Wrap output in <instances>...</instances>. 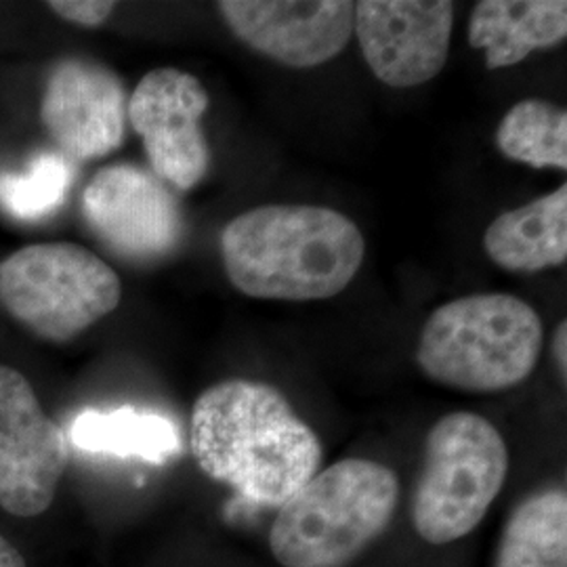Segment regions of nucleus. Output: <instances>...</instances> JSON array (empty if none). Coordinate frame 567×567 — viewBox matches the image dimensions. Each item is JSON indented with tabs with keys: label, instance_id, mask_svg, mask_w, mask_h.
Wrapping results in <instances>:
<instances>
[{
	"label": "nucleus",
	"instance_id": "nucleus-6",
	"mask_svg": "<svg viewBox=\"0 0 567 567\" xmlns=\"http://www.w3.org/2000/svg\"><path fill=\"white\" fill-rule=\"evenodd\" d=\"M121 299L118 274L81 244H32L0 261V305L42 341L76 339Z\"/></svg>",
	"mask_w": 567,
	"mask_h": 567
},
{
	"label": "nucleus",
	"instance_id": "nucleus-17",
	"mask_svg": "<svg viewBox=\"0 0 567 567\" xmlns=\"http://www.w3.org/2000/svg\"><path fill=\"white\" fill-rule=\"evenodd\" d=\"M76 179V164L58 150L39 152L18 171H0V210L16 221L37 224L58 215Z\"/></svg>",
	"mask_w": 567,
	"mask_h": 567
},
{
	"label": "nucleus",
	"instance_id": "nucleus-9",
	"mask_svg": "<svg viewBox=\"0 0 567 567\" xmlns=\"http://www.w3.org/2000/svg\"><path fill=\"white\" fill-rule=\"evenodd\" d=\"M208 105L200 81L175 68L147 72L128 97V122L143 140L152 173L179 192L194 189L210 168L200 124Z\"/></svg>",
	"mask_w": 567,
	"mask_h": 567
},
{
	"label": "nucleus",
	"instance_id": "nucleus-15",
	"mask_svg": "<svg viewBox=\"0 0 567 567\" xmlns=\"http://www.w3.org/2000/svg\"><path fill=\"white\" fill-rule=\"evenodd\" d=\"M70 442L84 452L142 458L156 465L182 452L179 429L171 419L128 405L84 410L70 425Z\"/></svg>",
	"mask_w": 567,
	"mask_h": 567
},
{
	"label": "nucleus",
	"instance_id": "nucleus-7",
	"mask_svg": "<svg viewBox=\"0 0 567 567\" xmlns=\"http://www.w3.org/2000/svg\"><path fill=\"white\" fill-rule=\"evenodd\" d=\"M82 217L100 243L128 261H158L185 236L182 204L137 164H107L82 192Z\"/></svg>",
	"mask_w": 567,
	"mask_h": 567
},
{
	"label": "nucleus",
	"instance_id": "nucleus-19",
	"mask_svg": "<svg viewBox=\"0 0 567 567\" xmlns=\"http://www.w3.org/2000/svg\"><path fill=\"white\" fill-rule=\"evenodd\" d=\"M61 20L82 28H100L116 9V2L102 0H53L47 4Z\"/></svg>",
	"mask_w": 567,
	"mask_h": 567
},
{
	"label": "nucleus",
	"instance_id": "nucleus-12",
	"mask_svg": "<svg viewBox=\"0 0 567 567\" xmlns=\"http://www.w3.org/2000/svg\"><path fill=\"white\" fill-rule=\"evenodd\" d=\"M217 9L244 44L301 70L337 58L353 34L349 0H224Z\"/></svg>",
	"mask_w": 567,
	"mask_h": 567
},
{
	"label": "nucleus",
	"instance_id": "nucleus-14",
	"mask_svg": "<svg viewBox=\"0 0 567 567\" xmlns=\"http://www.w3.org/2000/svg\"><path fill=\"white\" fill-rule=\"evenodd\" d=\"M492 264L515 274H536L567 259V185L498 215L484 236Z\"/></svg>",
	"mask_w": 567,
	"mask_h": 567
},
{
	"label": "nucleus",
	"instance_id": "nucleus-20",
	"mask_svg": "<svg viewBox=\"0 0 567 567\" xmlns=\"http://www.w3.org/2000/svg\"><path fill=\"white\" fill-rule=\"evenodd\" d=\"M553 355H555V362L559 365L561 374H567V324L566 320L561 324L555 328V334H553Z\"/></svg>",
	"mask_w": 567,
	"mask_h": 567
},
{
	"label": "nucleus",
	"instance_id": "nucleus-11",
	"mask_svg": "<svg viewBox=\"0 0 567 567\" xmlns=\"http://www.w3.org/2000/svg\"><path fill=\"white\" fill-rule=\"evenodd\" d=\"M41 121L55 150L74 164L114 154L126 133L128 95L100 61L65 58L44 84Z\"/></svg>",
	"mask_w": 567,
	"mask_h": 567
},
{
	"label": "nucleus",
	"instance_id": "nucleus-21",
	"mask_svg": "<svg viewBox=\"0 0 567 567\" xmlns=\"http://www.w3.org/2000/svg\"><path fill=\"white\" fill-rule=\"evenodd\" d=\"M0 567H25V559L21 557L20 550L2 536H0Z\"/></svg>",
	"mask_w": 567,
	"mask_h": 567
},
{
	"label": "nucleus",
	"instance_id": "nucleus-2",
	"mask_svg": "<svg viewBox=\"0 0 567 567\" xmlns=\"http://www.w3.org/2000/svg\"><path fill=\"white\" fill-rule=\"evenodd\" d=\"M224 269L238 292L265 301H324L358 276L365 243L347 215L311 204H267L225 225Z\"/></svg>",
	"mask_w": 567,
	"mask_h": 567
},
{
	"label": "nucleus",
	"instance_id": "nucleus-10",
	"mask_svg": "<svg viewBox=\"0 0 567 567\" xmlns=\"http://www.w3.org/2000/svg\"><path fill=\"white\" fill-rule=\"evenodd\" d=\"M353 32L379 81L393 89L421 86L446 65L454 2L360 0L353 2Z\"/></svg>",
	"mask_w": 567,
	"mask_h": 567
},
{
	"label": "nucleus",
	"instance_id": "nucleus-8",
	"mask_svg": "<svg viewBox=\"0 0 567 567\" xmlns=\"http://www.w3.org/2000/svg\"><path fill=\"white\" fill-rule=\"evenodd\" d=\"M68 437L28 379L0 365V507L34 517L51 507L68 466Z\"/></svg>",
	"mask_w": 567,
	"mask_h": 567
},
{
	"label": "nucleus",
	"instance_id": "nucleus-16",
	"mask_svg": "<svg viewBox=\"0 0 567 567\" xmlns=\"http://www.w3.org/2000/svg\"><path fill=\"white\" fill-rule=\"evenodd\" d=\"M496 567H567L566 489L527 496L505 526Z\"/></svg>",
	"mask_w": 567,
	"mask_h": 567
},
{
	"label": "nucleus",
	"instance_id": "nucleus-18",
	"mask_svg": "<svg viewBox=\"0 0 567 567\" xmlns=\"http://www.w3.org/2000/svg\"><path fill=\"white\" fill-rule=\"evenodd\" d=\"M508 161L532 168H567V112L545 100L515 103L496 128Z\"/></svg>",
	"mask_w": 567,
	"mask_h": 567
},
{
	"label": "nucleus",
	"instance_id": "nucleus-3",
	"mask_svg": "<svg viewBox=\"0 0 567 567\" xmlns=\"http://www.w3.org/2000/svg\"><path fill=\"white\" fill-rule=\"evenodd\" d=\"M400 482L391 468L344 458L318 471L282 507L269 547L284 567H341L393 519Z\"/></svg>",
	"mask_w": 567,
	"mask_h": 567
},
{
	"label": "nucleus",
	"instance_id": "nucleus-5",
	"mask_svg": "<svg viewBox=\"0 0 567 567\" xmlns=\"http://www.w3.org/2000/svg\"><path fill=\"white\" fill-rule=\"evenodd\" d=\"M508 450L498 429L475 412H452L431 426L414 489L412 522L431 545L473 532L505 486Z\"/></svg>",
	"mask_w": 567,
	"mask_h": 567
},
{
	"label": "nucleus",
	"instance_id": "nucleus-13",
	"mask_svg": "<svg viewBox=\"0 0 567 567\" xmlns=\"http://www.w3.org/2000/svg\"><path fill=\"white\" fill-rule=\"evenodd\" d=\"M566 37L564 0H482L468 18V44L486 51L487 70L517 65Z\"/></svg>",
	"mask_w": 567,
	"mask_h": 567
},
{
	"label": "nucleus",
	"instance_id": "nucleus-1",
	"mask_svg": "<svg viewBox=\"0 0 567 567\" xmlns=\"http://www.w3.org/2000/svg\"><path fill=\"white\" fill-rule=\"evenodd\" d=\"M189 444L208 477L259 507H282L322 463V444L276 386L231 379L192 410Z\"/></svg>",
	"mask_w": 567,
	"mask_h": 567
},
{
	"label": "nucleus",
	"instance_id": "nucleus-4",
	"mask_svg": "<svg viewBox=\"0 0 567 567\" xmlns=\"http://www.w3.org/2000/svg\"><path fill=\"white\" fill-rule=\"evenodd\" d=\"M543 339L534 307L505 292H482L442 305L426 318L416 360L435 383L494 393L526 381Z\"/></svg>",
	"mask_w": 567,
	"mask_h": 567
}]
</instances>
